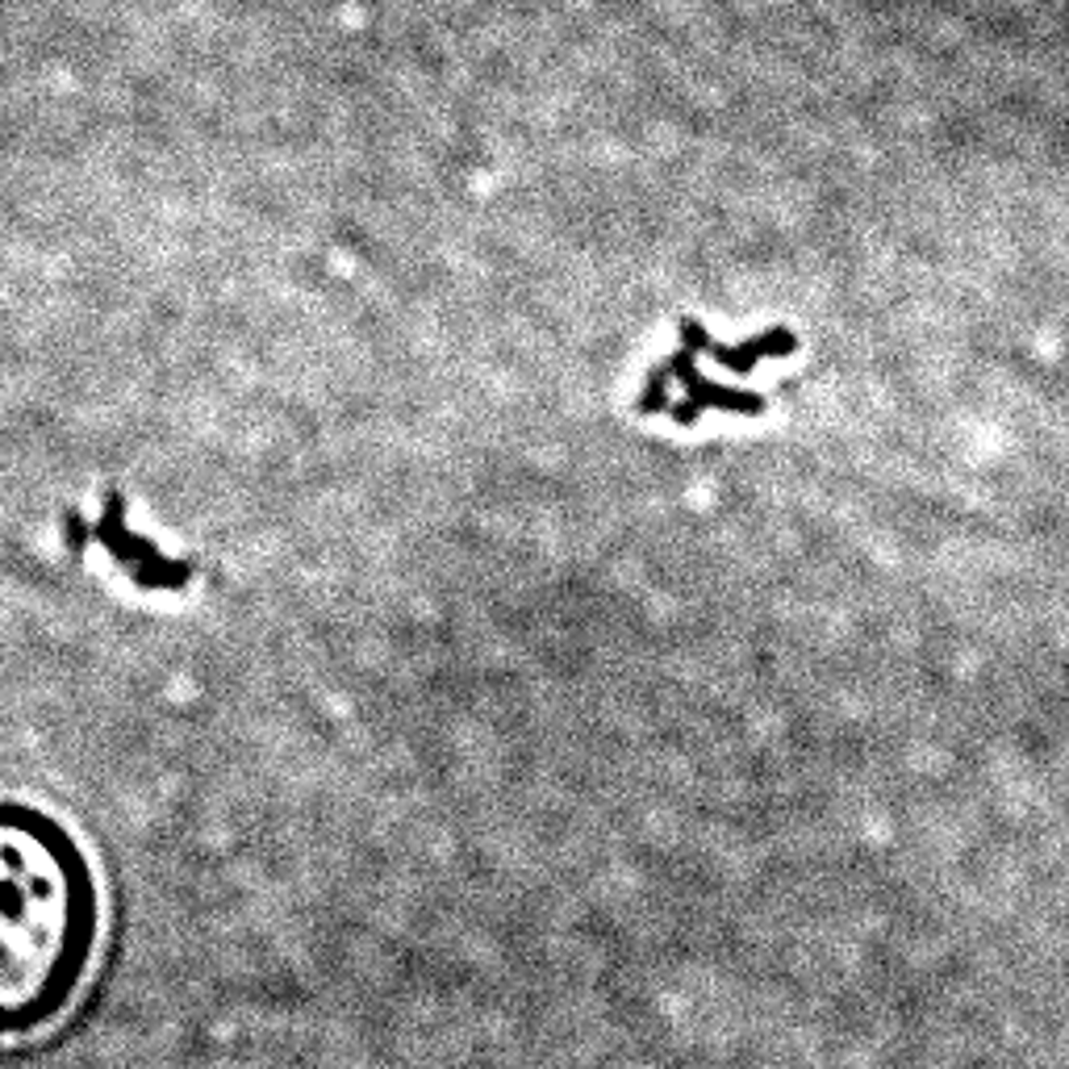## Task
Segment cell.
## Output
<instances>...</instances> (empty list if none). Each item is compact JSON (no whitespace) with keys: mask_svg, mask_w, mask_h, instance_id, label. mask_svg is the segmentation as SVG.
Listing matches in <instances>:
<instances>
[{"mask_svg":"<svg viewBox=\"0 0 1069 1069\" xmlns=\"http://www.w3.org/2000/svg\"><path fill=\"white\" fill-rule=\"evenodd\" d=\"M92 882L63 831L0 806V1032L63 1011L92 948Z\"/></svg>","mask_w":1069,"mask_h":1069,"instance_id":"6da1fadb","label":"cell"}]
</instances>
